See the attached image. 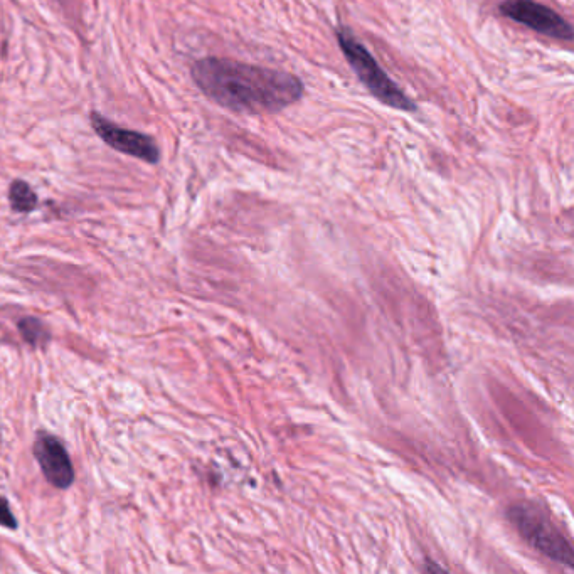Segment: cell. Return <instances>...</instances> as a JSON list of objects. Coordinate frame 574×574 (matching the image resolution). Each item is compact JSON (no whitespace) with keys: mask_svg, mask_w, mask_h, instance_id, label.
<instances>
[{"mask_svg":"<svg viewBox=\"0 0 574 574\" xmlns=\"http://www.w3.org/2000/svg\"><path fill=\"white\" fill-rule=\"evenodd\" d=\"M0 526L9 527V529H16V517L12 516L9 504L6 499H0Z\"/></svg>","mask_w":574,"mask_h":574,"instance_id":"cell-9","label":"cell"},{"mask_svg":"<svg viewBox=\"0 0 574 574\" xmlns=\"http://www.w3.org/2000/svg\"><path fill=\"white\" fill-rule=\"evenodd\" d=\"M9 201H11L12 209L17 213H29L36 208L38 196L27 182L14 181L11 184V189H9Z\"/></svg>","mask_w":574,"mask_h":574,"instance_id":"cell-7","label":"cell"},{"mask_svg":"<svg viewBox=\"0 0 574 574\" xmlns=\"http://www.w3.org/2000/svg\"><path fill=\"white\" fill-rule=\"evenodd\" d=\"M192 80L219 107L251 115L280 112L303 96L297 76L233 59L197 61L192 66Z\"/></svg>","mask_w":574,"mask_h":574,"instance_id":"cell-1","label":"cell"},{"mask_svg":"<svg viewBox=\"0 0 574 574\" xmlns=\"http://www.w3.org/2000/svg\"><path fill=\"white\" fill-rule=\"evenodd\" d=\"M19 329H21L22 337L32 346H38V344L48 339V332H46L44 325L39 320L24 319L19 324Z\"/></svg>","mask_w":574,"mask_h":574,"instance_id":"cell-8","label":"cell"},{"mask_svg":"<svg viewBox=\"0 0 574 574\" xmlns=\"http://www.w3.org/2000/svg\"><path fill=\"white\" fill-rule=\"evenodd\" d=\"M34 455L41 465L44 477L58 489H68L75 480V470L68 452L53 436H41L34 445Z\"/></svg>","mask_w":574,"mask_h":574,"instance_id":"cell-6","label":"cell"},{"mask_svg":"<svg viewBox=\"0 0 574 574\" xmlns=\"http://www.w3.org/2000/svg\"><path fill=\"white\" fill-rule=\"evenodd\" d=\"M337 41L342 54L346 56L347 63L351 64L357 78L373 93L374 98H378L381 103L394 110L416 112L415 103L384 73L373 54L369 53L366 46L352 34L351 29L341 27L337 31Z\"/></svg>","mask_w":574,"mask_h":574,"instance_id":"cell-2","label":"cell"},{"mask_svg":"<svg viewBox=\"0 0 574 574\" xmlns=\"http://www.w3.org/2000/svg\"><path fill=\"white\" fill-rule=\"evenodd\" d=\"M502 16L529 27L548 38L559 41H573V27L551 7L543 6L536 0H504L500 4Z\"/></svg>","mask_w":574,"mask_h":574,"instance_id":"cell-4","label":"cell"},{"mask_svg":"<svg viewBox=\"0 0 574 574\" xmlns=\"http://www.w3.org/2000/svg\"><path fill=\"white\" fill-rule=\"evenodd\" d=\"M91 127L95 130L100 139L112 149L122 154L137 157L145 160L149 164H157L160 160V150L155 144V140L145 133L127 130V128L117 127L108 118L100 113H91Z\"/></svg>","mask_w":574,"mask_h":574,"instance_id":"cell-5","label":"cell"},{"mask_svg":"<svg viewBox=\"0 0 574 574\" xmlns=\"http://www.w3.org/2000/svg\"><path fill=\"white\" fill-rule=\"evenodd\" d=\"M509 519L536 551L568 568L573 566L571 544L543 511L531 504H517L509 511Z\"/></svg>","mask_w":574,"mask_h":574,"instance_id":"cell-3","label":"cell"}]
</instances>
